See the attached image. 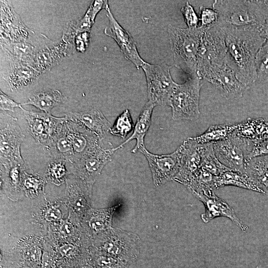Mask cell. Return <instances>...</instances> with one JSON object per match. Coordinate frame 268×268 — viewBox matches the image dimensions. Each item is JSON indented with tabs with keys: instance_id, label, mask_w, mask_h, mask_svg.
Wrapping results in <instances>:
<instances>
[{
	"instance_id": "cell-7",
	"label": "cell",
	"mask_w": 268,
	"mask_h": 268,
	"mask_svg": "<svg viewBox=\"0 0 268 268\" xmlns=\"http://www.w3.org/2000/svg\"><path fill=\"white\" fill-rule=\"evenodd\" d=\"M253 141L234 133L228 138L213 143L214 153L218 160L230 170L244 173Z\"/></svg>"
},
{
	"instance_id": "cell-4",
	"label": "cell",
	"mask_w": 268,
	"mask_h": 268,
	"mask_svg": "<svg viewBox=\"0 0 268 268\" xmlns=\"http://www.w3.org/2000/svg\"><path fill=\"white\" fill-rule=\"evenodd\" d=\"M93 252L110 256L130 265L138 259L140 238L135 233L111 228L95 236Z\"/></svg>"
},
{
	"instance_id": "cell-1",
	"label": "cell",
	"mask_w": 268,
	"mask_h": 268,
	"mask_svg": "<svg viewBox=\"0 0 268 268\" xmlns=\"http://www.w3.org/2000/svg\"><path fill=\"white\" fill-rule=\"evenodd\" d=\"M222 28L225 31L226 63L238 80L249 88L257 81L255 60L266 40L257 28Z\"/></svg>"
},
{
	"instance_id": "cell-31",
	"label": "cell",
	"mask_w": 268,
	"mask_h": 268,
	"mask_svg": "<svg viewBox=\"0 0 268 268\" xmlns=\"http://www.w3.org/2000/svg\"><path fill=\"white\" fill-rule=\"evenodd\" d=\"M65 122L61 129L46 147L54 156L58 157V159L64 160L66 159L69 160L72 158V156L74 155V153L72 145L65 130Z\"/></svg>"
},
{
	"instance_id": "cell-16",
	"label": "cell",
	"mask_w": 268,
	"mask_h": 268,
	"mask_svg": "<svg viewBox=\"0 0 268 268\" xmlns=\"http://www.w3.org/2000/svg\"><path fill=\"white\" fill-rule=\"evenodd\" d=\"M196 198L204 205L205 212L201 214L204 223H208L218 217H225L230 219L242 231H246L248 227L237 216L234 209L223 200L217 197L212 191L200 195Z\"/></svg>"
},
{
	"instance_id": "cell-5",
	"label": "cell",
	"mask_w": 268,
	"mask_h": 268,
	"mask_svg": "<svg viewBox=\"0 0 268 268\" xmlns=\"http://www.w3.org/2000/svg\"><path fill=\"white\" fill-rule=\"evenodd\" d=\"M202 80L198 76L189 77L184 83L177 84L170 104L173 120L194 121L199 118Z\"/></svg>"
},
{
	"instance_id": "cell-2",
	"label": "cell",
	"mask_w": 268,
	"mask_h": 268,
	"mask_svg": "<svg viewBox=\"0 0 268 268\" xmlns=\"http://www.w3.org/2000/svg\"><path fill=\"white\" fill-rule=\"evenodd\" d=\"M212 8L218 13L216 25L223 28L260 29L267 10V0H215Z\"/></svg>"
},
{
	"instance_id": "cell-29",
	"label": "cell",
	"mask_w": 268,
	"mask_h": 268,
	"mask_svg": "<svg viewBox=\"0 0 268 268\" xmlns=\"http://www.w3.org/2000/svg\"><path fill=\"white\" fill-rule=\"evenodd\" d=\"M232 186L262 193L254 181L246 174L231 170L216 176L215 189Z\"/></svg>"
},
{
	"instance_id": "cell-36",
	"label": "cell",
	"mask_w": 268,
	"mask_h": 268,
	"mask_svg": "<svg viewBox=\"0 0 268 268\" xmlns=\"http://www.w3.org/2000/svg\"><path fill=\"white\" fill-rule=\"evenodd\" d=\"M255 68L257 81H268V41H266L258 52Z\"/></svg>"
},
{
	"instance_id": "cell-39",
	"label": "cell",
	"mask_w": 268,
	"mask_h": 268,
	"mask_svg": "<svg viewBox=\"0 0 268 268\" xmlns=\"http://www.w3.org/2000/svg\"><path fill=\"white\" fill-rule=\"evenodd\" d=\"M201 22L200 27L204 28H210L216 24L218 19V13L215 9L203 6L200 7Z\"/></svg>"
},
{
	"instance_id": "cell-22",
	"label": "cell",
	"mask_w": 268,
	"mask_h": 268,
	"mask_svg": "<svg viewBox=\"0 0 268 268\" xmlns=\"http://www.w3.org/2000/svg\"><path fill=\"white\" fill-rule=\"evenodd\" d=\"M9 65L27 64L34 66L36 48L27 41L0 43Z\"/></svg>"
},
{
	"instance_id": "cell-32",
	"label": "cell",
	"mask_w": 268,
	"mask_h": 268,
	"mask_svg": "<svg viewBox=\"0 0 268 268\" xmlns=\"http://www.w3.org/2000/svg\"><path fill=\"white\" fill-rule=\"evenodd\" d=\"M237 124H219L211 125L203 134L194 137L199 144L214 143L224 140L235 131Z\"/></svg>"
},
{
	"instance_id": "cell-28",
	"label": "cell",
	"mask_w": 268,
	"mask_h": 268,
	"mask_svg": "<svg viewBox=\"0 0 268 268\" xmlns=\"http://www.w3.org/2000/svg\"><path fill=\"white\" fill-rule=\"evenodd\" d=\"M92 185L82 179L77 185L67 182V190L69 201L80 212L86 213L91 208L90 202Z\"/></svg>"
},
{
	"instance_id": "cell-23",
	"label": "cell",
	"mask_w": 268,
	"mask_h": 268,
	"mask_svg": "<svg viewBox=\"0 0 268 268\" xmlns=\"http://www.w3.org/2000/svg\"><path fill=\"white\" fill-rule=\"evenodd\" d=\"M155 106V104L149 101L145 104L134 126L132 134L125 142L120 144L122 147L133 139L136 140L135 145L131 151L133 153H135L145 147L144 137L150 127L152 112Z\"/></svg>"
},
{
	"instance_id": "cell-43",
	"label": "cell",
	"mask_w": 268,
	"mask_h": 268,
	"mask_svg": "<svg viewBox=\"0 0 268 268\" xmlns=\"http://www.w3.org/2000/svg\"><path fill=\"white\" fill-rule=\"evenodd\" d=\"M0 107L1 110L14 112V108L16 107L21 108L22 107L21 104L15 102L1 90H0Z\"/></svg>"
},
{
	"instance_id": "cell-9",
	"label": "cell",
	"mask_w": 268,
	"mask_h": 268,
	"mask_svg": "<svg viewBox=\"0 0 268 268\" xmlns=\"http://www.w3.org/2000/svg\"><path fill=\"white\" fill-rule=\"evenodd\" d=\"M197 75L212 84L227 100L241 98L249 88L238 80L226 62L204 68L198 72Z\"/></svg>"
},
{
	"instance_id": "cell-15",
	"label": "cell",
	"mask_w": 268,
	"mask_h": 268,
	"mask_svg": "<svg viewBox=\"0 0 268 268\" xmlns=\"http://www.w3.org/2000/svg\"><path fill=\"white\" fill-rule=\"evenodd\" d=\"M178 148L180 154L181 166L173 180L187 187L201 168V144L194 137H188Z\"/></svg>"
},
{
	"instance_id": "cell-41",
	"label": "cell",
	"mask_w": 268,
	"mask_h": 268,
	"mask_svg": "<svg viewBox=\"0 0 268 268\" xmlns=\"http://www.w3.org/2000/svg\"><path fill=\"white\" fill-rule=\"evenodd\" d=\"M268 155V138L253 141V145L248 155V159Z\"/></svg>"
},
{
	"instance_id": "cell-25",
	"label": "cell",
	"mask_w": 268,
	"mask_h": 268,
	"mask_svg": "<svg viewBox=\"0 0 268 268\" xmlns=\"http://www.w3.org/2000/svg\"><path fill=\"white\" fill-rule=\"evenodd\" d=\"M244 173L254 181L262 194H268V155L248 160Z\"/></svg>"
},
{
	"instance_id": "cell-45",
	"label": "cell",
	"mask_w": 268,
	"mask_h": 268,
	"mask_svg": "<svg viewBox=\"0 0 268 268\" xmlns=\"http://www.w3.org/2000/svg\"><path fill=\"white\" fill-rule=\"evenodd\" d=\"M259 31L261 36L263 38H264L266 40V41H268V7L265 16V20L263 24L260 27Z\"/></svg>"
},
{
	"instance_id": "cell-10",
	"label": "cell",
	"mask_w": 268,
	"mask_h": 268,
	"mask_svg": "<svg viewBox=\"0 0 268 268\" xmlns=\"http://www.w3.org/2000/svg\"><path fill=\"white\" fill-rule=\"evenodd\" d=\"M121 148L119 145L107 148L101 146L99 144L78 159L73 172L80 179L93 184L106 164L112 160L114 153Z\"/></svg>"
},
{
	"instance_id": "cell-17",
	"label": "cell",
	"mask_w": 268,
	"mask_h": 268,
	"mask_svg": "<svg viewBox=\"0 0 268 268\" xmlns=\"http://www.w3.org/2000/svg\"><path fill=\"white\" fill-rule=\"evenodd\" d=\"M17 119L11 117L6 125L0 129V160H7L24 164L20 147L24 137Z\"/></svg>"
},
{
	"instance_id": "cell-14",
	"label": "cell",
	"mask_w": 268,
	"mask_h": 268,
	"mask_svg": "<svg viewBox=\"0 0 268 268\" xmlns=\"http://www.w3.org/2000/svg\"><path fill=\"white\" fill-rule=\"evenodd\" d=\"M34 34L22 22L10 2L0 0V43L27 41Z\"/></svg>"
},
{
	"instance_id": "cell-30",
	"label": "cell",
	"mask_w": 268,
	"mask_h": 268,
	"mask_svg": "<svg viewBox=\"0 0 268 268\" xmlns=\"http://www.w3.org/2000/svg\"><path fill=\"white\" fill-rule=\"evenodd\" d=\"M65 97L58 90H48L35 93L21 105H33L47 114L64 101Z\"/></svg>"
},
{
	"instance_id": "cell-6",
	"label": "cell",
	"mask_w": 268,
	"mask_h": 268,
	"mask_svg": "<svg viewBox=\"0 0 268 268\" xmlns=\"http://www.w3.org/2000/svg\"><path fill=\"white\" fill-rule=\"evenodd\" d=\"M171 67L164 63L156 65L146 62L141 67L146 77L148 101L156 106H170L178 84L171 76Z\"/></svg>"
},
{
	"instance_id": "cell-33",
	"label": "cell",
	"mask_w": 268,
	"mask_h": 268,
	"mask_svg": "<svg viewBox=\"0 0 268 268\" xmlns=\"http://www.w3.org/2000/svg\"><path fill=\"white\" fill-rule=\"evenodd\" d=\"M201 168L213 175L217 176L230 170L218 160L214 153L212 143L201 144Z\"/></svg>"
},
{
	"instance_id": "cell-46",
	"label": "cell",
	"mask_w": 268,
	"mask_h": 268,
	"mask_svg": "<svg viewBox=\"0 0 268 268\" xmlns=\"http://www.w3.org/2000/svg\"><path fill=\"white\" fill-rule=\"evenodd\" d=\"M24 268V267H23V268Z\"/></svg>"
},
{
	"instance_id": "cell-44",
	"label": "cell",
	"mask_w": 268,
	"mask_h": 268,
	"mask_svg": "<svg viewBox=\"0 0 268 268\" xmlns=\"http://www.w3.org/2000/svg\"><path fill=\"white\" fill-rule=\"evenodd\" d=\"M62 216L60 210L54 207L49 208L46 212L45 217L49 221H57L59 220Z\"/></svg>"
},
{
	"instance_id": "cell-3",
	"label": "cell",
	"mask_w": 268,
	"mask_h": 268,
	"mask_svg": "<svg viewBox=\"0 0 268 268\" xmlns=\"http://www.w3.org/2000/svg\"><path fill=\"white\" fill-rule=\"evenodd\" d=\"M206 29L200 26L195 28H181L171 25L168 27L174 66L189 77L198 76L199 49Z\"/></svg>"
},
{
	"instance_id": "cell-42",
	"label": "cell",
	"mask_w": 268,
	"mask_h": 268,
	"mask_svg": "<svg viewBox=\"0 0 268 268\" xmlns=\"http://www.w3.org/2000/svg\"><path fill=\"white\" fill-rule=\"evenodd\" d=\"M90 43V32H83L78 33L74 39L73 46L78 52L84 53Z\"/></svg>"
},
{
	"instance_id": "cell-12",
	"label": "cell",
	"mask_w": 268,
	"mask_h": 268,
	"mask_svg": "<svg viewBox=\"0 0 268 268\" xmlns=\"http://www.w3.org/2000/svg\"><path fill=\"white\" fill-rule=\"evenodd\" d=\"M24 117L27 120L30 132L37 142L47 146L59 132L65 122V117L58 118L51 114L28 111L22 107Z\"/></svg>"
},
{
	"instance_id": "cell-37",
	"label": "cell",
	"mask_w": 268,
	"mask_h": 268,
	"mask_svg": "<svg viewBox=\"0 0 268 268\" xmlns=\"http://www.w3.org/2000/svg\"><path fill=\"white\" fill-rule=\"evenodd\" d=\"M66 160L57 159L49 163L47 170V176L49 180L56 185H60L66 179L67 169Z\"/></svg>"
},
{
	"instance_id": "cell-19",
	"label": "cell",
	"mask_w": 268,
	"mask_h": 268,
	"mask_svg": "<svg viewBox=\"0 0 268 268\" xmlns=\"http://www.w3.org/2000/svg\"><path fill=\"white\" fill-rule=\"evenodd\" d=\"M68 121L84 127L96 134L102 140L110 131L111 124L99 110L82 112H69L66 114Z\"/></svg>"
},
{
	"instance_id": "cell-13",
	"label": "cell",
	"mask_w": 268,
	"mask_h": 268,
	"mask_svg": "<svg viewBox=\"0 0 268 268\" xmlns=\"http://www.w3.org/2000/svg\"><path fill=\"white\" fill-rule=\"evenodd\" d=\"M105 9L107 11L108 24L104 29V33L115 41L125 58L131 62L136 68L139 69L146 62L140 56L135 42L131 34L115 19L109 4Z\"/></svg>"
},
{
	"instance_id": "cell-26",
	"label": "cell",
	"mask_w": 268,
	"mask_h": 268,
	"mask_svg": "<svg viewBox=\"0 0 268 268\" xmlns=\"http://www.w3.org/2000/svg\"><path fill=\"white\" fill-rule=\"evenodd\" d=\"M234 133L237 135L252 141L268 138V119L248 118L237 124Z\"/></svg>"
},
{
	"instance_id": "cell-35",
	"label": "cell",
	"mask_w": 268,
	"mask_h": 268,
	"mask_svg": "<svg viewBox=\"0 0 268 268\" xmlns=\"http://www.w3.org/2000/svg\"><path fill=\"white\" fill-rule=\"evenodd\" d=\"M44 180L39 176L29 175L24 171L22 177V189L30 198L37 197L44 190Z\"/></svg>"
},
{
	"instance_id": "cell-34",
	"label": "cell",
	"mask_w": 268,
	"mask_h": 268,
	"mask_svg": "<svg viewBox=\"0 0 268 268\" xmlns=\"http://www.w3.org/2000/svg\"><path fill=\"white\" fill-rule=\"evenodd\" d=\"M134 127L130 112L126 109L117 117L109 132L111 134L124 139Z\"/></svg>"
},
{
	"instance_id": "cell-8",
	"label": "cell",
	"mask_w": 268,
	"mask_h": 268,
	"mask_svg": "<svg viewBox=\"0 0 268 268\" xmlns=\"http://www.w3.org/2000/svg\"><path fill=\"white\" fill-rule=\"evenodd\" d=\"M226 56L224 29L216 24L206 28L202 35L199 47L197 74L205 68L226 62Z\"/></svg>"
},
{
	"instance_id": "cell-20",
	"label": "cell",
	"mask_w": 268,
	"mask_h": 268,
	"mask_svg": "<svg viewBox=\"0 0 268 268\" xmlns=\"http://www.w3.org/2000/svg\"><path fill=\"white\" fill-rule=\"evenodd\" d=\"M107 4V0L93 1L81 18L69 22L68 25H67L62 39L68 43H73L75 37L78 33L90 32L97 15L101 9H105Z\"/></svg>"
},
{
	"instance_id": "cell-40",
	"label": "cell",
	"mask_w": 268,
	"mask_h": 268,
	"mask_svg": "<svg viewBox=\"0 0 268 268\" xmlns=\"http://www.w3.org/2000/svg\"><path fill=\"white\" fill-rule=\"evenodd\" d=\"M185 23L189 28H195L199 27L198 25L200 18L197 15L193 6L187 1L185 5L181 8Z\"/></svg>"
},
{
	"instance_id": "cell-24",
	"label": "cell",
	"mask_w": 268,
	"mask_h": 268,
	"mask_svg": "<svg viewBox=\"0 0 268 268\" xmlns=\"http://www.w3.org/2000/svg\"><path fill=\"white\" fill-rule=\"evenodd\" d=\"M40 74L32 66L17 64L10 66V70L4 79L13 91L31 84Z\"/></svg>"
},
{
	"instance_id": "cell-38",
	"label": "cell",
	"mask_w": 268,
	"mask_h": 268,
	"mask_svg": "<svg viewBox=\"0 0 268 268\" xmlns=\"http://www.w3.org/2000/svg\"><path fill=\"white\" fill-rule=\"evenodd\" d=\"M96 268H128L130 264L120 259L93 252Z\"/></svg>"
},
{
	"instance_id": "cell-11",
	"label": "cell",
	"mask_w": 268,
	"mask_h": 268,
	"mask_svg": "<svg viewBox=\"0 0 268 268\" xmlns=\"http://www.w3.org/2000/svg\"><path fill=\"white\" fill-rule=\"evenodd\" d=\"M146 157L150 169L153 183L155 187L173 180L180 166V154L177 148L174 152L158 155L149 152L145 147L139 150Z\"/></svg>"
},
{
	"instance_id": "cell-27",
	"label": "cell",
	"mask_w": 268,
	"mask_h": 268,
	"mask_svg": "<svg viewBox=\"0 0 268 268\" xmlns=\"http://www.w3.org/2000/svg\"><path fill=\"white\" fill-rule=\"evenodd\" d=\"M1 163L4 169L5 192L9 197H14L22 189L24 164L7 160H2Z\"/></svg>"
},
{
	"instance_id": "cell-18",
	"label": "cell",
	"mask_w": 268,
	"mask_h": 268,
	"mask_svg": "<svg viewBox=\"0 0 268 268\" xmlns=\"http://www.w3.org/2000/svg\"><path fill=\"white\" fill-rule=\"evenodd\" d=\"M72 48V46L63 40L58 43L50 42L39 49H36L34 66L41 74L49 71L65 57L69 56Z\"/></svg>"
},
{
	"instance_id": "cell-21",
	"label": "cell",
	"mask_w": 268,
	"mask_h": 268,
	"mask_svg": "<svg viewBox=\"0 0 268 268\" xmlns=\"http://www.w3.org/2000/svg\"><path fill=\"white\" fill-rule=\"evenodd\" d=\"M121 205L117 204L101 209L90 208L86 212L85 222L89 232L93 235L112 228V219L117 209Z\"/></svg>"
}]
</instances>
